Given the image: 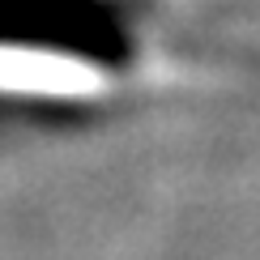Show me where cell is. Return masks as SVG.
Returning a JSON list of instances; mask_svg holds the SVG:
<instances>
[{"mask_svg": "<svg viewBox=\"0 0 260 260\" xmlns=\"http://www.w3.org/2000/svg\"><path fill=\"white\" fill-rule=\"evenodd\" d=\"M0 47L60 51L90 64L128 60L124 17L103 0H0Z\"/></svg>", "mask_w": 260, "mask_h": 260, "instance_id": "cell-1", "label": "cell"}]
</instances>
